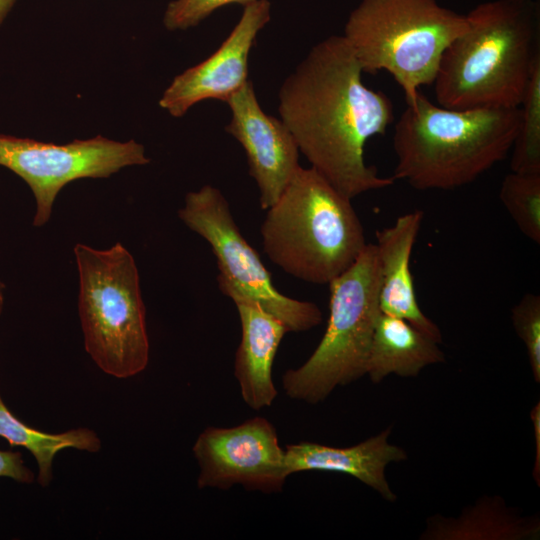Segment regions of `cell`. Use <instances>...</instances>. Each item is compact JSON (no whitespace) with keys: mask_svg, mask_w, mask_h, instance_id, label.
<instances>
[{"mask_svg":"<svg viewBox=\"0 0 540 540\" xmlns=\"http://www.w3.org/2000/svg\"><path fill=\"white\" fill-rule=\"evenodd\" d=\"M342 35L315 44L279 89L280 119L310 167L349 199L390 187L364 160L367 141L394 119L390 98L367 87Z\"/></svg>","mask_w":540,"mask_h":540,"instance_id":"cell-1","label":"cell"},{"mask_svg":"<svg viewBox=\"0 0 540 540\" xmlns=\"http://www.w3.org/2000/svg\"><path fill=\"white\" fill-rule=\"evenodd\" d=\"M519 120V107L451 109L419 91L394 126L392 178L421 191L470 184L507 157Z\"/></svg>","mask_w":540,"mask_h":540,"instance_id":"cell-2","label":"cell"},{"mask_svg":"<svg viewBox=\"0 0 540 540\" xmlns=\"http://www.w3.org/2000/svg\"><path fill=\"white\" fill-rule=\"evenodd\" d=\"M468 28L445 49L433 82L439 105L451 109L518 108L536 50L532 1L493 0L467 15Z\"/></svg>","mask_w":540,"mask_h":540,"instance_id":"cell-3","label":"cell"},{"mask_svg":"<svg viewBox=\"0 0 540 540\" xmlns=\"http://www.w3.org/2000/svg\"><path fill=\"white\" fill-rule=\"evenodd\" d=\"M267 257L287 274L329 284L365 248L364 229L351 199L315 169L299 167L260 228Z\"/></svg>","mask_w":540,"mask_h":540,"instance_id":"cell-4","label":"cell"},{"mask_svg":"<svg viewBox=\"0 0 540 540\" xmlns=\"http://www.w3.org/2000/svg\"><path fill=\"white\" fill-rule=\"evenodd\" d=\"M84 347L104 373L125 379L149 362L146 309L133 255L120 242L106 249L73 248Z\"/></svg>","mask_w":540,"mask_h":540,"instance_id":"cell-5","label":"cell"},{"mask_svg":"<svg viewBox=\"0 0 540 540\" xmlns=\"http://www.w3.org/2000/svg\"><path fill=\"white\" fill-rule=\"evenodd\" d=\"M467 28L466 15L436 0H362L342 36L362 71H387L407 102L433 84L445 49Z\"/></svg>","mask_w":540,"mask_h":540,"instance_id":"cell-6","label":"cell"},{"mask_svg":"<svg viewBox=\"0 0 540 540\" xmlns=\"http://www.w3.org/2000/svg\"><path fill=\"white\" fill-rule=\"evenodd\" d=\"M329 318L311 356L282 377L285 394L317 404L335 388L366 375L379 308L380 267L376 246L367 243L356 261L329 284Z\"/></svg>","mask_w":540,"mask_h":540,"instance_id":"cell-7","label":"cell"},{"mask_svg":"<svg viewBox=\"0 0 540 540\" xmlns=\"http://www.w3.org/2000/svg\"><path fill=\"white\" fill-rule=\"evenodd\" d=\"M180 220L210 245L219 268V288H233L257 301L279 319L288 332H303L322 322L313 302L280 293L258 253L245 240L222 192L211 185L187 193Z\"/></svg>","mask_w":540,"mask_h":540,"instance_id":"cell-8","label":"cell"},{"mask_svg":"<svg viewBox=\"0 0 540 540\" xmlns=\"http://www.w3.org/2000/svg\"><path fill=\"white\" fill-rule=\"evenodd\" d=\"M150 162L143 145L100 135L66 144L0 134V166L22 178L35 199L34 227L45 226L55 200L69 183L82 178H108L128 166Z\"/></svg>","mask_w":540,"mask_h":540,"instance_id":"cell-9","label":"cell"},{"mask_svg":"<svg viewBox=\"0 0 540 540\" xmlns=\"http://www.w3.org/2000/svg\"><path fill=\"white\" fill-rule=\"evenodd\" d=\"M193 454L199 466V489L280 491L287 479L285 448L275 427L263 417L233 427H208L197 437Z\"/></svg>","mask_w":540,"mask_h":540,"instance_id":"cell-10","label":"cell"},{"mask_svg":"<svg viewBox=\"0 0 540 540\" xmlns=\"http://www.w3.org/2000/svg\"><path fill=\"white\" fill-rule=\"evenodd\" d=\"M270 17L268 0H256L244 6L238 23L219 48L176 76L164 91L159 105L172 116L182 117L203 100L227 102L248 81L250 51Z\"/></svg>","mask_w":540,"mask_h":540,"instance_id":"cell-11","label":"cell"},{"mask_svg":"<svg viewBox=\"0 0 540 540\" xmlns=\"http://www.w3.org/2000/svg\"><path fill=\"white\" fill-rule=\"evenodd\" d=\"M226 103L231 119L225 129L242 145L260 206L267 210L300 167L297 143L281 119L263 111L250 80Z\"/></svg>","mask_w":540,"mask_h":540,"instance_id":"cell-12","label":"cell"},{"mask_svg":"<svg viewBox=\"0 0 540 540\" xmlns=\"http://www.w3.org/2000/svg\"><path fill=\"white\" fill-rule=\"evenodd\" d=\"M423 218L421 210H414L399 216L391 226L376 231L379 308L383 314L404 319L439 344L441 330L421 310L410 271V258Z\"/></svg>","mask_w":540,"mask_h":540,"instance_id":"cell-13","label":"cell"},{"mask_svg":"<svg viewBox=\"0 0 540 540\" xmlns=\"http://www.w3.org/2000/svg\"><path fill=\"white\" fill-rule=\"evenodd\" d=\"M220 290L233 300L241 323L234 376L242 399L256 411L270 407L277 396L272 379L273 362L281 340L288 331L257 301L230 287Z\"/></svg>","mask_w":540,"mask_h":540,"instance_id":"cell-14","label":"cell"},{"mask_svg":"<svg viewBox=\"0 0 540 540\" xmlns=\"http://www.w3.org/2000/svg\"><path fill=\"white\" fill-rule=\"evenodd\" d=\"M391 427L350 447H332L314 442H299L285 447L288 475L305 471L348 474L394 502L397 498L385 476L391 462L407 459L406 452L388 442Z\"/></svg>","mask_w":540,"mask_h":540,"instance_id":"cell-15","label":"cell"},{"mask_svg":"<svg viewBox=\"0 0 540 540\" xmlns=\"http://www.w3.org/2000/svg\"><path fill=\"white\" fill-rule=\"evenodd\" d=\"M445 356L434 342L404 319L380 313L370 347L366 375L377 384L390 374L416 377Z\"/></svg>","mask_w":540,"mask_h":540,"instance_id":"cell-16","label":"cell"},{"mask_svg":"<svg viewBox=\"0 0 540 540\" xmlns=\"http://www.w3.org/2000/svg\"><path fill=\"white\" fill-rule=\"evenodd\" d=\"M539 521L520 517L506 507L500 497L480 499L458 518L433 517L423 539H535Z\"/></svg>","mask_w":540,"mask_h":540,"instance_id":"cell-17","label":"cell"},{"mask_svg":"<svg viewBox=\"0 0 540 540\" xmlns=\"http://www.w3.org/2000/svg\"><path fill=\"white\" fill-rule=\"evenodd\" d=\"M0 437L12 446L27 449L38 465L37 482L47 487L53 479V462L60 451L74 448L98 452L101 440L88 428H75L60 433H48L35 429L19 420L5 405L0 395Z\"/></svg>","mask_w":540,"mask_h":540,"instance_id":"cell-18","label":"cell"},{"mask_svg":"<svg viewBox=\"0 0 540 540\" xmlns=\"http://www.w3.org/2000/svg\"><path fill=\"white\" fill-rule=\"evenodd\" d=\"M519 108L510 168L516 173H540V57L533 66Z\"/></svg>","mask_w":540,"mask_h":540,"instance_id":"cell-19","label":"cell"},{"mask_svg":"<svg viewBox=\"0 0 540 540\" xmlns=\"http://www.w3.org/2000/svg\"><path fill=\"white\" fill-rule=\"evenodd\" d=\"M499 198L531 241L540 244V173L510 172L502 180Z\"/></svg>","mask_w":540,"mask_h":540,"instance_id":"cell-20","label":"cell"},{"mask_svg":"<svg viewBox=\"0 0 540 540\" xmlns=\"http://www.w3.org/2000/svg\"><path fill=\"white\" fill-rule=\"evenodd\" d=\"M513 327L525 345L535 382H540V296L526 293L512 308Z\"/></svg>","mask_w":540,"mask_h":540,"instance_id":"cell-21","label":"cell"},{"mask_svg":"<svg viewBox=\"0 0 540 540\" xmlns=\"http://www.w3.org/2000/svg\"><path fill=\"white\" fill-rule=\"evenodd\" d=\"M256 0H174L165 10L163 23L166 29L186 30L194 27L226 5L240 4L243 7Z\"/></svg>","mask_w":540,"mask_h":540,"instance_id":"cell-22","label":"cell"},{"mask_svg":"<svg viewBox=\"0 0 540 540\" xmlns=\"http://www.w3.org/2000/svg\"><path fill=\"white\" fill-rule=\"evenodd\" d=\"M0 477L20 483H32L35 480L32 470L25 466L22 454L5 450H0Z\"/></svg>","mask_w":540,"mask_h":540,"instance_id":"cell-23","label":"cell"},{"mask_svg":"<svg viewBox=\"0 0 540 540\" xmlns=\"http://www.w3.org/2000/svg\"><path fill=\"white\" fill-rule=\"evenodd\" d=\"M531 419L533 422L535 443H536V459L534 463L533 475L535 481L539 485L540 480V404L539 402L531 411Z\"/></svg>","mask_w":540,"mask_h":540,"instance_id":"cell-24","label":"cell"},{"mask_svg":"<svg viewBox=\"0 0 540 540\" xmlns=\"http://www.w3.org/2000/svg\"><path fill=\"white\" fill-rule=\"evenodd\" d=\"M15 2L16 0H0V25L5 20Z\"/></svg>","mask_w":540,"mask_h":540,"instance_id":"cell-25","label":"cell"},{"mask_svg":"<svg viewBox=\"0 0 540 540\" xmlns=\"http://www.w3.org/2000/svg\"><path fill=\"white\" fill-rule=\"evenodd\" d=\"M5 304V284L0 279V317L2 315Z\"/></svg>","mask_w":540,"mask_h":540,"instance_id":"cell-26","label":"cell"},{"mask_svg":"<svg viewBox=\"0 0 540 540\" xmlns=\"http://www.w3.org/2000/svg\"><path fill=\"white\" fill-rule=\"evenodd\" d=\"M507 1H513V2H526V1H530V0H507Z\"/></svg>","mask_w":540,"mask_h":540,"instance_id":"cell-27","label":"cell"}]
</instances>
